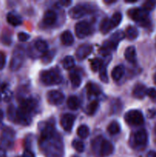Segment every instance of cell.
<instances>
[{"instance_id": "6da1fadb", "label": "cell", "mask_w": 156, "mask_h": 157, "mask_svg": "<svg viewBox=\"0 0 156 157\" xmlns=\"http://www.w3.org/2000/svg\"><path fill=\"white\" fill-rule=\"evenodd\" d=\"M128 16L136 22L140 23L141 25H149L150 21L148 18V12L145 11L142 8H135L132 9L128 12Z\"/></svg>"}, {"instance_id": "7a4b0ae2", "label": "cell", "mask_w": 156, "mask_h": 157, "mask_svg": "<svg viewBox=\"0 0 156 157\" xmlns=\"http://www.w3.org/2000/svg\"><path fill=\"white\" fill-rule=\"evenodd\" d=\"M41 80L46 85H54L61 84L62 77L55 69L44 71L41 73Z\"/></svg>"}, {"instance_id": "3957f363", "label": "cell", "mask_w": 156, "mask_h": 157, "mask_svg": "<svg viewBox=\"0 0 156 157\" xmlns=\"http://www.w3.org/2000/svg\"><path fill=\"white\" fill-rule=\"evenodd\" d=\"M24 58V50L21 46L15 48L12 54L10 63V68L12 71H17L22 65Z\"/></svg>"}, {"instance_id": "277c9868", "label": "cell", "mask_w": 156, "mask_h": 157, "mask_svg": "<svg viewBox=\"0 0 156 157\" xmlns=\"http://www.w3.org/2000/svg\"><path fill=\"white\" fill-rule=\"evenodd\" d=\"M125 121L129 125L140 126L144 124V117L139 110H131L125 113Z\"/></svg>"}, {"instance_id": "5b68a950", "label": "cell", "mask_w": 156, "mask_h": 157, "mask_svg": "<svg viewBox=\"0 0 156 157\" xmlns=\"http://www.w3.org/2000/svg\"><path fill=\"white\" fill-rule=\"evenodd\" d=\"M75 33L80 38H84L90 35V27L88 22L86 21H80L75 25Z\"/></svg>"}, {"instance_id": "8992f818", "label": "cell", "mask_w": 156, "mask_h": 157, "mask_svg": "<svg viewBox=\"0 0 156 157\" xmlns=\"http://www.w3.org/2000/svg\"><path fill=\"white\" fill-rule=\"evenodd\" d=\"M47 98L48 102L52 105H60L65 99L64 94L59 90H50L47 94Z\"/></svg>"}, {"instance_id": "52a82bcc", "label": "cell", "mask_w": 156, "mask_h": 157, "mask_svg": "<svg viewBox=\"0 0 156 157\" xmlns=\"http://www.w3.org/2000/svg\"><path fill=\"white\" fill-rule=\"evenodd\" d=\"M89 12V9L85 5H77L72 8L69 12V15L73 19H78L82 18Z\"/></svg>"}, {"instance_id": "ba28073f", "label": "cell", "mask_w": 156, "mask_h": 157, "mask_svg": "<svg viewBox=\"0 0 156 157\" xmlns=\"http://www.w3.org/2000/svg\"><path fill=\"white\" fill-rule=\"evenodd\" d=\"M113 145L106 140H102L101 142L100 146H99V151H98V155L102 157H106L110 156L113 153Z\"/></svg>"}, {"instance_id": "9c48e42d", "label": "cell", "mask_w": 156, "mask_h": 157, "mask_svg": "<svg viewBox=\"0 0 156 157\" xmlns=\"http://www.w3.org/2000/svg\"><path fill=\"white\" fill-rule=\"evenodd\" d=\"M92 51H93V47L90 44H84L77 48L75 55H76V58L81 61V60L85 59L87 57H88L89 55L92 52Z\"/></svg>"}, {"instance_id": "30bf717a", "label": "cell", "mask_w": 156, "mask_h": 157, "mask_svg": "<svg viewBox=\"0 0 156 157\" xmlns=\"http://www.w3.org/2000/svg\"><path fill=\"white\" fill-rule=\"evenodd\" d=\"M134 142L138 147H145L148 142V133L145 130H139L134 134Z\"/></svg>"}, {"instance_id": "8fae6325", "label": "cell", "mask_w": 156, "mask_h": 157, "mask_svg": "<svg viewBox=\"0 0 156 157\" xmlns=\"http://www.w3.org/2000/svg\"><path fill=\"white\" fill-rule=\"evenodd\" d=\"M75 121V117L70 113H66L62 116L61 119V127L66 131H70L73 127Z\"/></svg>"}, {"instance_id": "7c38bea8", "label": "cell", "mask_w": 156, "mask_h": 157, "mask_svg": "<svg viewBox=\"0 0 156 157\" xmlns=\"http://www.w3.org/2000/svg\"><path fill=\"white\" fill-rule=\"evenodd\" d=\"M36 107V102L33 99H25L23 100L21 103V106L18 109L21 111L28 113L30 115V113L33 111Z\"/></svg>"}, {"instance_id": "4fadbf2b", "label": "cell", "mask_w": 156, "mask_h": 157, "mask_svg": "<svg viewBox=\"0 0 156 157\" xmlns=\"http://www.w3.org/2000/svg\"><path fill=\"white\" fill-rule=\"evenodd\" d=\"M57 21V14L53 10H47L44 13L43 21L46 25L49 26L54 24Z\"/></svg>"}, {"instance_id": "5bb4252c", "label": "cell", "mask_w": 156, "mask_h": 157, "mask_svg": "<svg viewBox=\"0 0 156 157\" xmlns=\"http://www.w3.org/2000/svg\"><path fill=\"white\" fill-rule=\"evenodd\" d=\"M147 90H148V89L146 88V87H145L144 84H136V87L133 89V96L136 98H139V99H142V98H143L146 95Z\"/></svg>"}, {"instance_id": "9a60e30c", "label": "cell", "mask_w": 156, "mask_h": 157, "mask_svg": "<svg viewBox=\"0 0 156 157\" xmlns=\"http://www.w3.org/2000/svg\"><path fill=\"white\" fill-rule=\"evenodd\" d=\"M7 21L13 26L20 25L22 22L21 18L15 12H9L7 15Z\"/></svg>"}, {"instance_id": "2e32d148", "label": "cell", "mask_w": 156, "mask_h": 157, "mask_svg": "<svg viewBox=\"0 0 156 157\" xmlns=\"http://www.w3.org/2000/svg\"><path fill=\"white\" fill-rule=\"evenodd\" d=\"M61 41L64 45L70 46L73 44L74 39H73V35H72V33L70 31H65V32H64L61 34Z\"/></svg>"}, {"instance_id": "e0dca14e", "label": "cell", "mask_w": 156, "mask_h": 157, "mask_svg": "<svg viewBox=\"0 0 156 157\" xmlns=\"http://www.w3.org/2000/svg\"><path fill=\"white\" fill-rule=\"evenodd\" d=\"M124 55H125V59L128 61H129V62L131 63L135 62L136 60V51L135 47H133V46H129V47L125 49Z\"/></svg>"}, {"instance_id": "ac0fdd59", "label": "cell", "mask_w": 156, "mask_h": 157, "mask_svg": "<svg viewBox=\"0 0 156 157\" xmlns=\"http://www.w3.org/2000/svg\"><path fill=\"white\" fill-rule=\"evenodd\" d=\"M124 73H125V69H124L123 66L118 65L113 69L111 76L114 81H119L122 78Z\"/></svg>"}, {"instance_id": "d6986e66", "label": "cell", "mask_w": 156, "mask_h": 157, "mask_svg": "<svg viewBox=\"0 0 156 157\" xmlns=\"http://www.w3.org/2000/svg\"><path fill=\"white\" fill-rule=\"evenodd\" d=\"M14 136L13 132L11 130H6L3 131L2 135V143L6 146L10 145L11 142H12V138Z\"/></svg>"}, {"instance_id": "ffe728a7", "label": "cell", "mask_w": 156, "mask_h": 157, "mask_svg": "<svg viewBox=\"0 0 156 157\" xmlns=\"http://www.w3.org/2000/svg\"><path fill=\"white\" fill-rule=\"evenodd\" d=\"M99 29H100L101 32L102 34H106L110 32V30H112L113 29H114L112 25L111 21L109 18H105L102 21L100 25H99Z\"/></svg>"}, {"instance_id": "44dd1931", "label": "cell", "mask_w": 156, "mask_h": 157, "mask_svg": "<svg viewBox=\"0 0 156 157\" xmlns=\"http://www.w3.org/2000/svg\"><path fill=\"white\" fill-rule=\"evenodd\" d=\"M87 91L89 96H96L100 94V88L93 83H89L87 85Z\"/></svg>"}, {"instance_id": "7402d4cb", "label": "cell", "mask_w": 156, "mask_h": 157, "mask_svg": "<svg viewBox=\"0 0 156 157\" xmlns=\"http://www.w3.org/2000/svg\"><path fill=\"white\" fill-rule=\"evenodd\" d=\"M67 106L72 110H77L80 107V101L76 96H70L67 99Z\"/></svg>"}, {"instance_id": "603a6c76", "label": "cell", "mask_w": 156, "mask_h": 157, "mask_svg": "<svg viewBox=\"0 0 156 157\" xmlns=\"http://www.w3.org/2000/svg\"><path fill=\"white\" fill-rule=\"evenodd\" d=\"M35 47L37 51L41 52V53L47 52V48H48L47 42L42 39H37L35 42Z\"/></svg>"}, {"instance_id": "cb8c5ba5", "label": "cell", "mask_w": 156, "mask_h": 157, "mask_svg": "<svg viewBox=\"0 0 156 157\" xmlns=\"http://www.w3.org/2000/svg\"><path fill=\"white\" fill-rule=\"evenodd\" d=\"M54 131V128L53 126L51 124H47L41 133V138L44 140L50 139V137L53 136Z\"/></svg>"}, {"instance_id": "d4e9b609", "label": "cell", "mask_w": 156, "mask_h": 157, "mask_svg": "<svg viewBox=\"0 0 156 157\" xmlns=\"http://www.w3.org/2000/svg\"><path fill=\"white\" fill-rule=\"evenodd\" d=\"M69 78H70V83H71L72 86L73 87H78L81 84V78L80 76L79 75V74L76 73V72L73 71L69 75Z\"/></svg>"}, {"instance_id": "484cf974", "label": "cell", "mask_w": 156, "mask_h": 157, "mask_svg": "<svg viewBox=\"0 0 156 157\" xmlns=\"http://www.w3.org/2000/svg\"><path fill=\"white\" fill-rule=\"evenodd\" d=\"M124 38H125V34H124V32H122V31H118V32H116V33H114L112 35L111 39H110V41L111 43H113L114 45L116 46V44H117L121 40L123 39Z\"/></svg>"}, {"instance_id": "4316f807", "label": "cell", "mask_w": 156, "mask_h": 157, "mask_svg": "<svg viewBox=\"0 0 156 157\" xmlns=\"http://www.w3.org/2000/svg\"><path fill=\"white\" fill-rule=\"evenodd\" d=\"M125 35L129 40H134L139 35V32L137 29L133 26H129L127 28L126 32H125Z\"/></svg>"}, {"instance_id": "83f0119b", "label": "cell", "mask_w": 156, "mask_h": 157, "mask_svg": "<svg viewBox=\"0 0 156 157\" xmlns=\"http://www.w3.org/2000/svg\"><path fill=\"white\" fill-rule=\"evenodd\" d=\"M77 134L82 139H85L90 134L89 127L86 125H81L77 129Z\"/></svg>"}, {"instance_id": "f1b7e54d", "label": "cell", "mask_w": 156, "mask_h": 157, "mask_svg": "<svg viewBox=\"0 0 156 157\" xmlns=\"http://www.w3.org/2000/svg\"><path fill=\"white\" fill-rule=\"evenodd\" d=\"M62 64L64 68L69 70V69L73 68V66H74V59L72 56H67L64 58Z\"/></svg>"}, {"instance_id": "f546056e", "label": "cell", "mask_w": 156, "mask_h": 157, "mask_svg": "<svg viewBox=\"0 0 156 157\" xmlns=\"http://www.w3.org/2000/svg\"><path fill=\"white\" fill-rule=\"evenodd\" d=\"M109 133L112 135H116L120 132V126L117 122H112L107 129Z\"/></svg>"}, {"instance_id": "4dcf8cb0", "label": "cell", "mask_w": 156, "mask_h": 157, "mask_svg": "<svg viewBox=\"0 0 156 157\" xmlns=\"http://www.w3.org/2000/svg\"><path fill=\"white\" fill-rule=\"evenodd\" d=\"M122 14L120 12H116L115 14H113V15L112 16V18H110V21H111L112 25H113V28L116 27L119 25V23L122 21Z\"/></svg>"}, {"instance_id": "1f68e13d", "label": "cell", "mask_w": 156, "mask_h": 157, "mask_svg": "<svg viewBox=\"0 0 156 157\" xmlns=\"http://www.w3.org/2000/svg\"><path fill=\"white\" fill-rule=\"evenodd\" d=\"M90 65H91V68L93 71H97L100 70L103 64H102V60L99 58H95V59L92 60Z\"/></svg>"}, {"instance_id": "d6a6232c", "label": "cell", "mask_w": 156, "mask_h": 157, "mask_svg": "<svg viewBox=\"0 0 156 157\" xmlns=\"http://www.w3.org/2000/svg\"><path fill=\"white\" fill-rule=\"evenodd\" d=\"M98 107H99V104L96 101H93L87 106V112L88 114L93 115L96 113V111L97 110Z\"/></svg>"}, {"instance_id": "836d02e7", "label": "cell", "mask_w": 156, "mask_h": 157, "mask_svg": "<svg viewBox=\"0 0 156 157\" xmlns=\"http://www.w3.org/2000/svg\"><path fill=\"white\" fill-rule=\"evenodd\" d=\"M156 6V1L154 0H148V1L145 2L142 5V9H145L147 12L153 10Z\"/></svg>"}, {"instance_id": "e575fe53", "label": "cell", "mask_w": 156, "mask_h": 157, "mask_svg": "<svg viewBox=\"0 0 156 157\" xmlns=\"http://www.w3.org/2000/svg\"><path fill=\"white\" fill-rule=\"evenodd\" d=\"M72 146H73V148L76 150L79 153H83L84 151V149H85V147H84V144H83V142L80 140H74L72 144Z\"/></svg>"}, {"instance_id": "d590c367", "label": "cell", "mask_w": 156, "mask_h": 157, "mask_svg": "<svg viewBox=\"0 0 156 157\" xmlns=\"http://www.w3.org/2000/svg\"><path fill=\"white\" fill-rule=\"evenodd\" d=\"M99 78H100L101 81H103V82H108V75L106 73V69L105 66L103 65L99 70Z\"/></svg>"}, {"instance_id": "8d00e7d4", "label": "cell", "mask_w": 156, "mask_h": 157, "mask_svg": "<svg viewBox=\"0 0 156 157\" xmlns=\"http://www.w3.org/2000/svg\"><path fill=\"white\" fill-rule=\"evenodd\" d=\"M146 95H148L150 99L154 102H156V90L154 88H149L147 90Z\"/></svg>"}, {"instance_id": "74e56055", "label": "cell", "mask_w": 156, "mask_h": 157, "mask_svg": "<svg viewBox=\"0 0 156 157\" xmlns=\"http://www.w3.org/2000/svg\"><path fill=\"white\" fill-rule=\"evenodd\" d=\"M18 38L20 41H26L30 38V35L24 32H20L18 35Z\"/></svg>"}, {"instance_id": "f35d334b", "label": "cell", "mask_w": 156, "mask_h": 157, "mask_svg": "<svg viewBox=\"0 0 156 157\" xmlns=\"http://www.w3.org/2000/svg\"><path fill=\"white\" fill-rule=\"evenodd\" d=\"M6 55H5L3 52H0V70L2 69L5 67V64H6Z\"/></svg>"}, {"instance_id": "ab89813d", "label": "cell", "mask_w": 156, "mask_h": 157, "mask_svg": "<svg viewBox=\"0 0 156 157\" xmlns=\"http://www.w3.org/2000/svg\"><path fill=\"white\" fill-rule=\"evenodd\" d=\"M22 157H35V155L30 150H24Z\"/></svg>"}, {"instance_id": "60d3db41", "label": "cell", "mask_w": 156, "mask_h": 157, "mask_svg": "<svg viewBox=\"0 0 156 157\" xmlns=\"http://www.w3.org/2000/svg\"><path fill=\"white\" fill-rule=\"evenodd\" d=\"M0 157H6V153L2 147H0Z\"/></svg>"}, {"instance_id": "b9f144b4", "label": "cell", "mask_w": 156, "mask_h": 157, "mask_svg": "<svg viewBox=\"0 0 156 157\" xmlns=\"http://www.w3.org/2000/svg\"><path fill=\"white\" fill-rule=\"evenodd\" d=\"M147 157H156V151H149L147 154Z\"/></svg>"}, {"instance_id": "7bdbcfd3", "label": "cell", "mask_w": 156, "mask_h": 157, "mask_svg": "<svg viewBox=\"0 0 156 157\" xmlns=\"http://www.w3.org/2000/svg\"><path fill=\"white\" fill-rule=\"evenodd\" d=\"M60 3L64 5V6H68L69 5L71 4V1H61Z\"/></svg>"}, {"instance_id": "ee69618b", "label": "cell", "mask_w": 156, "mask_h": 157, "mask_svg": "<svg viewBox=\"0 0 156 157\" xmlns=\"http://www.w3.org/2000/svg\"><path fill=\"white\" fill-rule=\"evenodd\" d=\"M3 117H4V113H3L2 110H0V121L2 120Z\"/></svg>"}, {"instance_id": "f6af8a7d", "label": "cell", "mask_w": 156, "mask_h": 157, "mask_svg": "<svg viewBox=\"0 0 156 157\" xmlns=\"http://www.w3.org/2000/svg\"><path fill=\"white\" fill-rule=\"evenodd\" d=\"M116 1H105L106 4H111V3H114Z\"/></svg>"}, {"instance_id": "bcb514c9", "label": "cell", "mask_w": 156, "mask_h": 157, "mask_svg": "<svg viewBox=\"0 0 156 157\" xmlns=\"http://www.w3.org/2000/svg\"><path fill=\"white\" fill-rule=\"evenodd\" d=\"M154 84H156V73H155V75H154Z\"/></svg>"}, {"instance_id": "7dc6e473", "label": "cell", "mask_w": 156, "mask_h": 157, "mask_svg": "<svg viewBox=\"0 0 156 157\" xmlns=\"http://www.w3.org/2000/svg\"><path fill=\"white\" fill-rule=\"evenodd\" d=\"M154 131H155V133H156V126H155V127H154Z\"/></svg>"}, {"instance_id": "c3c4849f", "label": "cell", "mask_w": 156, "mask_h": 157, "mask_svg": "<svg viewBox=\"0 0 156 157\" xmlns=\"http://www.w3.org/2000/svg\"><path fill=\"white\" fill-rule=\"evenodd\" d=\"M0 101H1V94H0Z\"/></svg>"}, {"instance_id": "681fc988", "label": "cell", "mask_w": 156, "mask_h": 157, "mask_svg": "<svg viewBox=\"0 0 156 157\" xmlns=\"http://www.w3.org/2000/svg\"><path fill=\"white\" fill-rule=\"evenodd\" d=\"M73 157H76V156H73Z\"/></svg>"}]
</instances>
